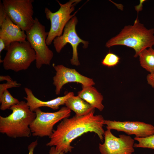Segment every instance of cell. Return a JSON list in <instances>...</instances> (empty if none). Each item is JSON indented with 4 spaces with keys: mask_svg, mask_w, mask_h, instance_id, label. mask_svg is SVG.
<instances>
[{
    "mask_svg": "<svg viewBox=\"0 0 154 154\" xmlns=\"http://www.w3.org/2000/svg\"><path fill=\"white\" fill-rule=\"evenodd\" d=\"M12 113L5 117L0 116V132L14 138L29 137L31 132L30 125L36 117L27 102H19L10 109Z\"/></svg>",
    "mask_w": 154,
    "mask_h": 154,
    "instance_id": "3957f363",
    "label": "cell"
},
{
    "mask_svg": "<svg viewBox=\"0 0 154 154\" xmlns=\"http://www.w3.org/2000/svg\"><path fill=\"white\" fill-rule=\"evenodd\" d=\"M34 0H3L7 15L15 24L24 31L34 24L33 3Z\"/></svg>",
    "mask_w": 154,
    "mask_h": 154,
    "instance_id": "52a82bcc",
    "label": "cell"
},
{
    "mask_svg": "<svg viewBox=\"0 0 154 154\" xmlns=\"http://www.w3.org/2000/svg\"><path fill=\"white\" fill-rule=\"evenodd\" d=\"M104 137V143L99 144L101 154H132L134 151V139L130 136L121 134L118 137L107 129Z\"/></svg>",
    "mask_w": 154,
    "mask_h": 154,
    "instance_id": "30bf717a",
    "label": "cell"
},
{
    "mask_svg": "<svg viewBox=\"0 0 154 154\" xmlns=\"http://www.w3.org/2000/svg\"><path fill=\"white\" fill-rule=\"evenodd\" d=\"M65 104L67 108L74 112L76 115L78 116L85 115L94 111V108L78 96L70 97Z\"/></svg>",
    "mask_w": 154,
    "mask_h": 154,
    "instance_id": "2e32d148",
    "label": "cell"
},
{
    "mask_svg": "<svg viewBox=\"0 0 154 154\" xmlns=\"http://www.w3.org/2000/svg\"><path fill=\"white\" fill-rule=\"evenodd\" d=\"M123 45L133 48L135 57L143 50L154 45V29H148L141 23L137 17L133 25L125 26L120 32L109 40L106 46L110 48Z\"/></svg>",
    "mask_w": 154,
    "mask_h": 154,
    "instance_id": "7a4b0ae2",
    "label": "cell"
},
{
    "mask_svg": "<svg viewBox=\"0 0 154 154\" xmlns=\"http://www.w3.org/2000/svg\"><path fill=\"white\" fill-rule=\"evenodd\" d=\"M6 48L5 44L3 40L0 38V53L4 49H5Z\"/></svg>",
    "mask_w": 154,
    "mask_h": 154,
    "instance_id": "484cf974",
    "label": "cell"
},
{
    "mask_svg": "<svg viewBox=\"0 0 154 154\" xmlns=\"http://www.w3.org/2000/svg\"><path fill=\"white\" fill-rule=\"evenodd\" d=\"M24 90L27 96L24 98L27 101V103L31 110L33 112L42 107H48L54 110H57L59 109L60 106L65 104L68 99L74 96L73 92H70L63 96L58 97L47 101H43L36 97L31 89L25 87Z\"/></svg>",
    "mask_w": 154,
    "mask_h": 154,
    "instance_id": "5bb4252c",
    "label": "cell"
},
{
    "mask_svg": "<svg viewBox=\"0 0 154 154\" xmlns=\"http://www.w3.org/2000/svg\"><path fill=\"white\" fill-rule=\"evenodd\" d=\"M7 51L3 60L4 69L18 72L27 69L36 59V54L29 42H14L6 47Z\"/></svg>",
    "mask_w": 154,
    "mask_h": 154,
    "instance_id": "277c9868",
    "label": "cell"
},
{
    "mask_svg": "<svg viewBox=\"0 0 154 154\" xmlns=\"http://www.w3.org/2000/svg\"><path fill=\"white\" fill-rule=\"evenodd\" d=\"M19 102L18 99L14 98L8 90H7L0 96V109L3 111L10 109L11 107Z\"/></svg>",
    "mask_w": 154,
    "mask_h": 154,
    "instance_id": "ac0fdd59",
    "label": "cell"
},
{
    "mask_svg": "<svg viewBox=\"0 0 154 154\" xmlns=\"http://www.w3.org/2000/svg\"><path fill=\"white\" fill-rule=\"evenodd\" d=\"M5 80L7 82H10L13 81L12 79L9 76H0V81Z\"/></svg>",
    "mask_w": 154,
    "mask_h": 154,
    "instance_id": "d4e9b609",
    "label": "cell"
},
{
    "mask_svg": "<svg viewBox=\"0 0 154 154\" xmlns=\"http://www.w3.org/2000/svg\"><path fill=\"white\" fill-rule=\"evenodd\" d=\"M56 1L60 6L57 11L52 12L47 7L44 9L46 18L50 22V27L46 40L48 46L50 45L56 37L62 35L65 25L75 16L78 11L72 15L71 14L74 11L76 5L81 0H70L63 4L58 1Z\"/></svg>",
    "mask_w": 154,
    "mask_h": 154,
    "instance_id": "8992f818",
    "label": "cell"
},
{
    "mask_svg": "<svg viewBox=\"0 0 154 154\" xmlns=\"http://www.w3.org/2000/svg\"><path fill=\"white\" fill-rule=\"evenodd\" d=\"M147 79L148 84L154 88V73L148 74Z\"/></svg>",
    "mask_w": 154,
    "mask_h": 154,
    "instance_id": "603a6c76",
    "label": "cell"
},
{
    "mask_svg": "<svg viewBox=\"0 0 154 154\" xmlns=\"http://www.w3.org/2000/svg\"><path fill=\"white\" fill-rule=\"evenodd\" d=\"M94 111L84 116L75 115L65 118L57 125L49 137L47 146H54L64 153L71 152L73 147L70 145L74 139L84 133L93 132L103 140L105 131L103 128L105 120L101 115H94Z\"/></svg>",
    "mask_w": 154,
    "mask_h": 154,
    "instance_id": "6da1fadb",
    "label": "cell"
},
{
    "mask_svg": "<svg viewBox=\"0 0 154 154\" xmlns=\"http://www.w3.org/2000/svg\"><path fill=\"white\" fill-rule=\"evenodd\" d=\"M34 112L36 117L30 125L32 135L50 137L53 133L54 125L61 120L69 117L71 110L66 107H63L54 112H43L40 108L36 109Z\"/></svg>",
    "mask_w": 154,
    "mask_h": 154,
    "instance_id": "ba28073f",
    "label": "cell"
},
{
    "mask_svg": "<svg viewBox=\"0 0 154 154\" xmlns=\"http://www.w3.org/2000/svg\"><path fill=\"white\" fill-rule=\"evenodd\" d=\"M0 38L4 41L6 47L14 42L27 40L25 31L15 24L8 16L0 24Z\"/></svg>",
    "mask_w": 154,
    "mask_h": 154,
    "instance_id": "4fadbf2b",
    "label": "cell"
},
{
    "mask_svg": "<svg viewBox=\"0 0 154 154\" xmlns=\"http://www.w3.org/2000/svg\"><path fill=\"white\" fill-rule=\"evenodd\" d=\"M78 20L77 17H73L65 25L62 35L56 37L53 41L55 49L57 53H60L63 48L67 44H70L72 48V56L70 63L73 65H80L78 59L77 48L80 43L83 44L84 48H87L89 42L81 39L77 35L76 27Z\"/></svg>",
    "mask_w": 154,
    "mask_h": 154,
    "instance_id": "9c48e42d",
    "label": "cell"
},
{
    "mask_svg": "<svg viewBox=\"0 0 154 154\" xmlns=\"http://www.w3.org/2000/svg\"><path fill=\"white\" fill-rule=\"evenodd\" d=\"M21 84L18 83L16 81H13L7 82L6 83L0 84V96L4 92L8 89L13 87H17L21 86Z\"/></svg>",
    "mask_w": 154,
    "mask_h": 154,
    "instance_id": "44dd1931",
    "label": "cell"
},
{
    "mask_svg": "<svg viewBox=\"0 0 154 154\" xmlns=\"http://www.w3.org/2000/svg\"></svg>",
    "mask_w": 154,
    "mask_h": 154,
    "instance_id": "4316f807",
    "label": "cell"
},
{
    "mask_svg": "<svg viewBox=\"0 0 154 154\" xmlns=\"http://www.w3.org/2000/svg\"><path fill=\"white\" fill-rule=\"evenodd\" d=\"M120 58L116 54L109 52L106 55L102 61V64L108 67H114L119 62Z\"/></svg>",
    "mask_w": 154,
    "mask_h": 154,
    "instance_id": "ffe728a7",
    "label": "cell"
},
{
    "mask_svg": "<svg viewBox=\"0 0 154 154\" xmlns=\"http://www.w3.org/2000/svg\"><path fill=\"white\" fill-rule=\"evenodd\" d=\"M138 56L141 66L150 74L154 73V49L152 47L145 49Z\"/></svg>",
    "mask_w": 154,
    "mask_h": 154,
    "instance_id": "e0dca14e",
    "label": "cell"
},
{
    "mask_svg": "<svg viewBox=\"0 0 154 154\" xmlns=\"http://www.w3.org/2000/svg\"><path fill=\"white\" fill-rule=\"evenodd\" d=\"M82 87V90L78 92V96L94 108L102 111L104 106L102 104L103 97L101 94L93 86Z\"/></svg>",
    "mask_w": 154,
    "mask_h": 154,
    "instance_id": "9a60e30c",
    "label": "cell"
},
{
    "mask_svg": "<svg viewBox=\"0 0 154 154\" xmlns=\"http://www.w3.org/2000/svg\"><path fill=\"white\" fill-rule=\"evenodd\" d=\"M34 19L33 25L26 32V40L36 53L35 65L38 69H40L43 65H50L53 53L46 42L48 32L46 31L45 26L37 17Z\"/></svg>",
    "mask_w": 154,
    "mask_h": 154,
    "instance_id": "5b68a950",
    "label": "cell"
},
{
    "mask_svg": "<svg viewBox=\"0 0 154 154\" xmlns=\"http://www.w3.org/2000/svg\"><path fill=\"white\" fill-rule=\"evenodd\" d=\"M107 129L123 131L128 135H134L135 137H145L154 134V126L138 121H116L105 120Z\"/></svg>",
    "mask_w": 154,
    "mask_h": 154,
    "instance_id": "7c38bea8",
    "label": "cell"
},
{
    "mask_svg": "<svg viewBox=\"0 0 154 154\" xmlns=\"http://www.w3.org/2000/svg\"><path fill=\"white\" fill-rule=\"evenodd\" d=\"M53 66L56 71L53 78V84L55 87V93L60 94L63 86L68 82H76L82 84V86H88L95 84L91 78L84 76L80 74L75 69L65 67L62 65Z\"/></svg>",
    "mask_w": 154,
    "mask_h": 154,
    "instance_id": "8fae6325",
    "label": "cell"
},
{
    "mask_svg": "<svg viewBox=\"0 0 154 154\" xmlns=\"http://www.w3.org/2000/svg\"><path fill=\"white\" fill-rule=\"evenodd\" d=\"M62 152H60L57 151L54 146L52 147L49 152V154H64Z\"/></svg>",
    "mask_w": 154,
    "mask_h": 154,
    "instance_id": "cb8c5ba5",
    "label": "cell"
},
{
    "mask_svg": "<svg viewBox=\"0 0 154 154\" xmlns=\"http://www.w3.org/2000/svg\"><path fill=\"white\" fill-rule=\"evenodd\" d=\"M134 139L138 142L134 144V148L141 147L154 149V134L145 137H135Z\"/></svg>",
    "mask_w": 154,
    "mask_h": 154,
    "instance_id": "d6986e66",
    "label": "cell"
},
{
    "mask_svg": "<svg viewBox=\"0 0 154 154\" xmlns=\"http://www.w3.org/2000/svg\"><path fill=\"white\" fill-rule=\"evenodd\" d=\"M38 145V141L36 140L31 143L28 146V149L29 150L28 154H33L35 148Z\"/></svg>",
    "mask_w": 154,
    "mask_h": 154,
    "instance_id": "7402d4cb",
    "label": "cell"
}]
</instances>
